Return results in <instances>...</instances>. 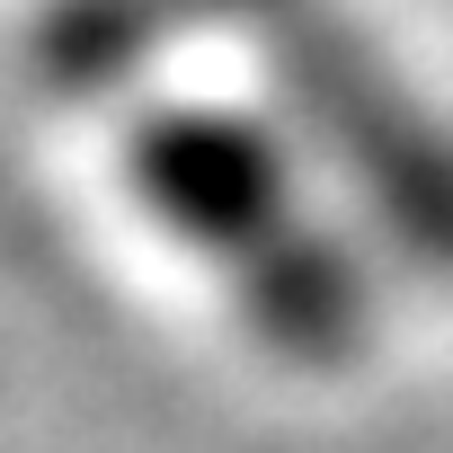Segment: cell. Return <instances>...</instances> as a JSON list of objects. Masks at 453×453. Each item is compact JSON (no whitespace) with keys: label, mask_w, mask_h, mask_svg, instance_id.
<instances>
[{"label":"cell","mask_w":453,"mask_h":453,"mask_svg":"<svg viewBox=\"0 0 453 453\" xmlns=\"http://www.w3.org/2000/svg\"><path fill=\"white\" fill-rule=\"evenodd\" d=\"M232 45L285 142L329 169L365 232L400 267L453 276V116L400 72V54L347 0H258Z\"/></svg>","instance_id":"7a4b0ae2"},{"label":"cell","mask_w":453,"mask_h":453,"mask_svg":"<svg viewBox=\"0 0 453 453\" xmlns=\"http://www.w3.org/2000/svg\"><path fill=\"white\" fill-rule=\"evenodd\" d=\"M258 0H45L27 27V72L54 107H116L196 36H241Z\"/></svg>","instance_id":"3957f363"},{"label":"cell","mask_w":453,"mask_h":453,"mask_svg":"<svg viewBox=\"0 0 453 453\" xmlns=\"http://www.w3.org/2000/svg\"><path fill=\"white\" fill-rule=\"evenodd\" d=\"M125 196L232 285V311L294 365H347L373 338V267L311 196L303 151L267 107L142 98L116 134Z\"/></svg>","instance_id":"6da1fadb"}]
</instances>
